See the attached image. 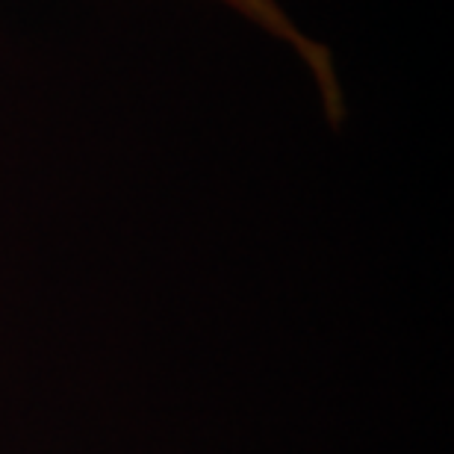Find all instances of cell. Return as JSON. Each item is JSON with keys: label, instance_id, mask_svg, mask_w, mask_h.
<instances>
[{"label": "cell", "instance_id": "obj_1", "mask_svg": "<svg viewBox=\"0 0 454 454\" xmlns=\"http://www.w3.org/2000/svg\"><path fill=\"white\" fill-rule=\"evenodd\" d=\"M219 4L231 9V12L242 15L245 21L254 24L266 35H271V39L286 44V48L307 66V71H310L316 80V86H319V92L325 95V104L337 115L340 83H337V68H333V57H331L328 44L313 39V35L286 12L280 0H219Z\"/></svg>", "mask_w": 454, "mask_h": 454}]
</instances>
